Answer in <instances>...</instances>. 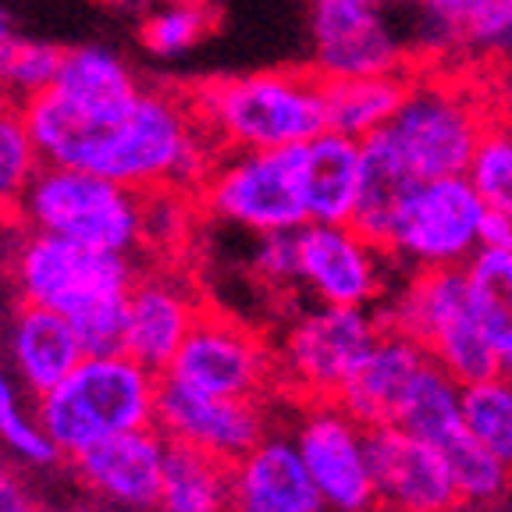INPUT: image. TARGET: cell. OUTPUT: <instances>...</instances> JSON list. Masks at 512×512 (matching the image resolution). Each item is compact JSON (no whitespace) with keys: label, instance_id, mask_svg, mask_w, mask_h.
Instances as JSON below:
<instances>
[{"label":"cell","instance_id":"6da1fadb","mask_svg":"<svg viewBox=\"0 0 512 512\" xmlns=\"http://www.w3.org/2000/svg\"><path fill=\"white\" fill-rule=\"evenodd\" d=\"M43 164L111 178L136 192H196L217 150L189 96L143 86L121 104L93 107L57 89L22 107Z\"/></svg>","mask_w":512,"mask_h":512},{"label":"cell","instance_id":"7a4b0ae2","mask_svg":"<svg viewBox=\"0 0 512 512\" xmlns=\"http://www.w3.org/2000/svg\"><path fill=\"white\" fill-rule=\"evenodd\" d=\"M139 274L132 253H107L29 228L8 249L15 299L72 320L86 356L121 352L128 292Z\"/></svg>","mask_w":512,"mask_h":512},{"label":"cell","instance_id":"3957f363","mask_svg":"<svg viewBox=\"0 0 512 512\" xmlns=\"http://www.w3.org/2000/svg\"><path fill=\"white\" fill-rule=\"evenodd\" d=\"M185 96L221 153L292 150L328 132L324 79L310 68L217 75L185 89Z\"/></svg>","mask_w":512,"mask_h":512},{"label":"cell","instance_id":"277c9868","mask_svg":"<svg viewBox=\"0 0 512 512\" xmlns=\"http://www.w3.org/2000/svg\"><path fill=\"white\" fill-rule=\"evenodd\" d=\"M495 107L484 82L473 75L452 72L448 64L416 68L384 136L420 182L456 178L470 168Z\"/></svg>","mask_w":512,"mask_h":512},{"label":"cell","instance_id":"5b68a950","mask_svg":"<svg viewBox=\"0 0 512 512\" xmlns=\"http://www.w3.org/2000/svg\"><path fill=\"white\" fill-rule=\"evenodd\" d=\"M160 377L125 352L86 356L57 388L36 399L40 424L64 459L114 434L157 427Z\"/></svg>","mask_w":512,"mask_h":512},{"label":"cell","instance_id":"8992f818","mask_svg":"<svg viewBox=\"0 0 512 512\" xmlns=\"http://www.w3.org/2000/svg\"><path fill=\"white\" fill-rule=\"evenodd\" d=\"M377 317L388 331L424 345L434 363L463 388L502 374V356L473 310L466 267L406 271L377 306Z\"/></svg>","mask_w":512,"mask_h":512},{"label":"cell","instance_id":"52a82bcc","mask_svg":"<svg viewBox=\"0 0 512 512\" xmlns=\"http://www.w3.org/2000/svg\"><path fill=\"white\" fill-rule=\"evenodd\" d=\"M15 221L107 253H136L143 246V192L111 178L43 164L18 203Z\"/></svg>","mask_w":512,"mask_h":512},{"label":"cell","instance_id":"ba28073f","mask_svg":"<svg viewBox=\"0 0 512 512\" xmlns=\"http://www.w3.org/2000/svg\"><path fill=\"white\" fill-rule=\"evenodd\" d=\"M192 196L214 221L253 239L299 232L310 224L303 196V146L217 153Z\"/></svg>","mask_w":512,"mask_h":512},{"label":"cell","instance_id":"9c48e42d","mask_svg":"<svg viewBox=\"0 0 512 512\" xmlns=\"http://www.w3.org/2000/svg\"><path fill=\"white\" fill-rule=\"evenodd\" d=\"M381 331L384 324L377 310H360V306L313 303L292 313L274 342L278 395L288 402L338 399Z\"/></svg>","mask_w":512,"mask_h":512},{"label":"cell","instance_id":"30bf717a","mask_svg":"<svg viewBox=\"0 0 512 512\" xmlns=\"http://www.w3.org/2000/svg\"><path fill=\"white\" fill-rule=\"evenodd\" d=\"M491 210L466 175L416 182L392 224L384 249L402 271L466 267L480 253V232Z\"/></svg>","mask_w":512,"mask_h":512},{"label":"cell","instance_id":"8fae6325","mask_svg":"<svg viewBox=\"0 0 512 512\" xmlns=\"http://www.w3.org/2000/svg\"><path fill=\"white\" fill-rule=\"evenodd\" d=\"M168 377L224 399H278V352L274 342L235 313L203 310Z\"/></svg>","mask_w":512,"mask_h":512},{"label":"cell","instance_id":"7c38bea8","mask_svg":"<svg viewBox=\"0 0 512 512\" xmlns=\"http://www.w3.org/2000/svg\"><path fill=\"white\" fill-rule=\"evenodd\" d=\"M288 406V434L328 512H377L367 427L335 399Z\"/></svg>","mask_w":512,"mask_h":512},{"label":"cell","instance_id":"4fadbf2b","mask_svg":"<svg viewBox=\"0 0 512 512\" xmlns=\"http://www.w3.org/2000/svg\"><path fill=\"white\" fill-rule=\"evenodd\" d=\"M416 68L420 61L388 8L370 0H310V72L324 82L413 75Z\"/></svg>","mask_w":512,"mask_h":512},{"label":"cell","instance_id":"5bb4252c","mask_svg":"<svg viewBox=\"0 0 512 512\" xmlns=\"http://www.w3.org/2000/svg\"><path fill=\"white\" fill-rule=\"evenodd\" d=\"M299 288L320 306L377 310L402 278V267L381 242L352 224H303L296 232Z\"/></svg>","mask_w":512,"mask_h":512},{"label":"cell","instance_id":"9a60e30c","mask_svg":"<svg viewBox=\"0 0 512 512\" xmlns=\"http://www.w3.org/2000/svg\"><path fill=\"white\" fill-rule=\"evenodd\" d=\"M271 402L224 399L200 388L160 377L157 388V431L171 445L200 448L224 463H239L249 448L271 434Z\"/></svg>","mask_w":512,"mask_h":512},{"label":"cell","instance_id":"2e32d148","mask_svg":"<svg viewBox=\"0 0 512 512\" xmlns=\"http://www.w3.org/2000/svg\"><path fill=\"white\" fill-rule=\"evenodd\" d=\"M377 512H456L463 509L441 448L402 427L370 431Z\"/></svg>","mask_w":512,"mask_h":512},{"label":"cell","instance_id":"e0dca14e","mask_svg":"<svg viewBox=\"0 0 512 512\" xmlns=\"http://www.w3.org/2000/svg\"><path fill=\"white\" fill-rule=\"evenodd\" d=\"M203 313L200 292L175 271H143L128 292L121 352L164 377Z\"/></svg>","mask_w":512,"mask_h":512},{"label":"cell","instance_id":"ac0fdd59","mask_svg":"<svg viewBox=\"0 0 512 512\" xmlns=\"http://www.w3.org/2000/svg\"><path fill=\"white\" fill-rule=\"evenodd\" d=\"M168 448L171 441L157 427H143V431L114 434L86 448L75 459H68V466L93 498L118 505V509L146 512L157 509L160 502Z\"/></svg>","mask_w":512,"mask_h":512},{"label":"cell","instance_id":"d6986e66","mask_svg":"<svg viewBox=\"0 0 512 512\" xmlns=\"http://www.w3.org/2000/svg\"><path fill=\"white\" fill-rule=\"evenodd\" d=\"M434 367L438 363L424 345L384 328L374 349L367 352V360L356 367V374L349 377V384L335 402H342L367 431L399 427L402 413L424 388Z\"/></svg>","mask_w":512,"mask_h":512},{"label":"cell","instance_id":"ffe728a7","mask_svg":"<svg viewBox=\"0 0 512 512\" xmlns=\"http://www.w3.org/2000/svg\"><path fill=\"white\" fill-rule=\"evenodd\" d=\"M232 512H328L288 431H271L232 463Z\"/></svg>","mask_w":512,"mask_h":512},{"label":"cell","instance_id":"44dd1931","mask_svg":"<svg viewBox=\"0 0 512 512\" xmlns=\"http://www.w3.org/2000/svg\"><path fill=\"white\" fill-rule=\"evenodd\" d=\"M4 349H8V370L36 399L57 388L86 360V349L72 320L29 303H18L11 313Z\"/></svg>","mask_w":512,"mask_h":512},{"label":"cell","instance_id":"7402d4cb","mask_svg":"<svg viewBox=\"0 0 512 512\" xmlns=\"http://www.w3.org/2000/svg\"><path fill=\"white\" fill-rule=\"evenodd\" d=\"M363 143L320 132L303 146V196L310 224H352L360 200Z\"/></svg>","mask_w":512,"mask_h":512},{"label":"cell","instance_id":"603a6c76","mask_svg":"<svg viewBox=\"0 0 512 512\" xmlns=\"http://www.w3.org/2000/svg\"><path fill=\"white\" fill-rule=\"evenodd\" d=\"M420 178L409 171V164L399 157L388 136H374L363 143V164H360V200H356V217L352 228L363 232L374 242H388L392 224L399 210L406 207L409 192L416 189Z\"/></svg>","mask_w":512,"mask_h":512},{"label":"cell","instance_id":"cb8c5ba5","mask_svg":"<svg viewBox=\"0 0 512 512\" xmlns=\"http://www.w3.org/2000/svg\"><path fill=\"white\" fill-rule=\"evenodd\" d=\"M413 75H374V79H342L324 82V111L328 132L367 143L392 125L395 111L406 100Z\"/></svg>","mask_w":512,"mask_h":512},{"label":"cell","instance_id":"d4e9b609","mask_svg":"<svg viewBox=\"0 0 512 512\" xmlns=\"http://www.w3.org/2000/svg\"><path fill=\"white\" fill-rule=\"evenodd\" d=\"M157 512H232V463L171 445Z\"/></svg>","mask_w":512,"mask_h":512},{"label":"cell","instance_id":"484cf974","mask_svg":"<svg viewBox=\"0 0 512 512\" xmlns=\"http://www.w3.org/2000/svg\"><path fill=\"white\" fill-rule=\"evenodd\" d=\"M54 89L68 100H79V104L107 107L136 96L143 82L118 50L100 47V43H82V47L64 50V64Z\"/></svg>","mask_w":512,"mask_h":512},{"label":"cell","instance_id":"4316f807","mask_svg":"<svg viewBox=\"0 0 512 512\" xmlns=\"http://www.w3.org/2000/svg\"><path fill=\"white\" fill-rule=\"evenodd\" d=\"M0 448L29 470H50L64 459L43 431L36 395L25 392V384L4 367H0Z\"/></svg>","mask_w":512,"mask_h":512},{"label":"cell","instance_id":"83f0119b","mask_svg":"<svg viewBox=\"0 0 512 512\" xmlns=\"http://www.w3.org/2000/svg\"><path fill=\"white\" fill-rule=\"evenodd\" d=\"M217 18L221 11L214 0H157L139 18V43L146 54L175 61L207 40L217 29Z\"/></svg>","mask_w":512,"mask_h":512},{"label":"cell","instance_id":"f1b7e54d","mask_svg":"<svg viewBox=\"0 0 512 512\" xmlns=\"http://www.w3.org/2000/svg\"><path fill=\"white\" fill-rule=\"evenodd\" d=\"M466 281H470L473 310L505 367L512 360V253L480 249L466 264Z\"/></svg>","mask_w":512,"mask_h":512},{"label":"cell","instance_id":"f546056e","mask_svg":"<svg viewBox=\"0 0 512 512\" xmlns=\"http://www.w3.org/2000/svg\"><path fill=\"white\" fill-rule=\"evenodd\" d=\"M64 50L68 47L36 40V36H18V32L0 43V100L25 107L29 100L54 89L64 64Z\"/></svg>","mask_w":512,"mask_h":512},{"label":"cell","instance_id":"4dcf8cb0","mask_svg":"<svg viewBox=\"0 0 512 512\" xmlns=\"http://www.w3.org/2000/svg\"><path fill=\"white\" fill-rule=\"evenodd\" d=\"M466 178L491 214L512 217V111L495 107L477 150H473Z\"/></svg>","mask_w":512,"mask_h":512},{"label":"cell","instance_id":"1f68e13d","mask_svg":"<svg viewBox=\"0 0 512 512\" xmlns=\"http://www.w3.org/2000/svg\"><path fill=\"white\" fill-rule=\"evenodd\" d=\"M463 427L512 470V377L495 374L463 388Z\"/></svg>","mask_w":512,"mask_h":512},{"label":"cell","instance_id":"d6a6232c","mask_svg":"<svg viewBox=\"0 0 512 512\" xmlns=\"http://www.w3.org/2000/svg\"><path fill=\"white\" fill-rule=\"evenodd\" d=\"M40 168V146L32 139L22 107L0 100V221H15L18 203Z\"/></svg>","mask_w":512,"mask_h":512},{"label":"cell","instance_id":"836d02e7","mask_svg":"<svg viewBox=\"0 0 512 512\" xmlns=\"http://www.w3.org/2000/svg\"><path fill=\"white\" fill-rule=\"evenodd\" d=\"M441 456H445L448 470H452V480H456L459 498L463 505H495L502 502L512 491V470L495 459L484 445L463 431H456L448 441H441Z\"/></svg>","mask_w":512,"mask_h":512},{"label":"cell","instance_id":"e575fe53","mask_svg":"<svg viewBox=\"0 0 512 512\" xmlns=\"http://www.w3.org/2000/svg\"><path fill=\"white\" fill-rule=\"evenodd\" d=\"M459 54L477 64L512 57V0H470L459 25Z\"/></svg>","mask_w":512,"mask_h":512},{"label":"cell","instance_id":"d590c367","mask_svg":"<svg viewBox=\"0 0 512 512\" xmlns=\"http://www.w3.org/2000/svg\"><path fill=\"white\" fill-rule=\"evenodd\" d=\"M424 47L416 54L420 68H441V54H459V25L470 0H416Z\"/></svg>","mask_w":512,"mask_h":512},{"label":"cell","instance_id":"8d00e7d4","mask_svg":"<svg viewBox=\"0 0 512 512\" xmlns=\"http://www.w3.org/2000/svg\"><path fill=\"white\" fill-rule=\"evenodd\" d=\"M253 274L264 281L267 288H278V292H303V288H299L296 232L260 235L253 249Z\"/></svg>","mask_w":512,"mask_h":512},{"label":"cell","instance_id":"74e56055","mask_svg":"<svg viewBox=\"0 0 512 512\" xmlns=\"http://www.w3.org/2000/svg\"><path fill=\"white\" fill-rule=\"evenodd\" d=\"M185 228V192L182 189H157L143 192V246L146 242H160V246H171L182 235Z\"/></svg>","mask_w":512,"mask_h":512},{"label":"cell","instance_id":"f35d334b","mask_svg":"<svg viewBox=\"0 0 512 512\" xmlns=\"http://www.w3.org/2000/svg\"><path fill=\"white\" fill-rule=\"evenodd\" d=\"M480 249H491V253H512V217L488 214L484 232H480Z\"/></svg>","mask_w":512,"mask_h":512},{"label":"cell","instance_id":"ab89813d","mask_svg":"<svg viewBox=\"0 0 512 512\" xmlns=\"http://www.w3.org/2000/svg\"><path fill=\"white\" fill-rule=\"evenodd\" d=\"M0 512H47V509L22 488V480H15L8 488H0Z\"/></svg>","mask_w":512,"mask_h":512},{"label":"cell","instance_id":"60d3db41","mask_svg":"<svg viewBox=\"0 0 512 512\" xmlns=\"http://www.w3.org/2000/svg\"><path fill=\"white\" fill-rule=\"evenodd\" d=\"M11 36H15V18H11V11L0 4V43L11 40Z\"/></svg>","mask_w":512,"mask_h":512},{"label":"cell","instance_id":"b9f144b4","mask_svg":"<svg viewBox=\"0 0 512 512\" xmlns=\"http://www.w3.org/2000/svg\"><path fill=\"white\" fill-rule=\"evenodd\" d=\"M15 470H11L8 463H4V459H0V488H8V484H15Z\"/></svg>","mask_w":512,"mask_h":512},{"label":"cell","instance_id":"7bdbcfd3","mask_svg":"<svg viewBox=\"0 0 512 512\" xmlns=\"http://www.w3.org/2000/svg\"><path fill=\"white\" fill-rule=\"evenodd\" d=\"M377 8H402V4H416V0H370Z\"/></svg>","mask_w":512,"mask_h":512},{"label":"cell","instance_id":"ee69618b","mask_svg":"<svg viewBox=\"0 0 512 512\" xmlns=\"http://www.w3.org/2000/svg\"><path fill=\"white\" fill-rule=\"evenodd\" d=\"M502 374H509V377H512V360H509V363H505V367H502Z\"/></svg>","mask_w":512,"mask_h":512},{"label":"cell","instance_id":"f6af8a7d","mask_svg":"<svg viewBox=\"0 0 512 512\" xmlns=\"http://www.w3.org/2000/svg\"><path fill=\"white\" fill-rule=\"evenodd\" d=\"M72 512H86V509H72Z\"/></svg>","mask_w":512,"mask_h":512}]
</instances>
